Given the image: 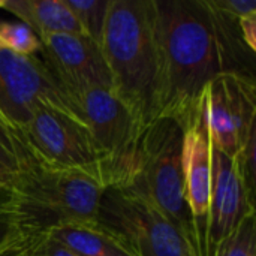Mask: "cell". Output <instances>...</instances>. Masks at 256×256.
<instances>
[{
    "label": "cell",
    "mask_w": 256,
    "mask_h": 256,
    "mask_svg": "<svg viewBox=\"0 0 256 256\" xmlns=\"http://www.w3.org/2000/svg\"><path fill=\"white\" fill-rule=\"evenodd\" d=\"M22 237V234L20 232L18 226L15 225L12 214L9 213V210L6 208V206L3 204L2 198H0V250L9 244H12L14 242L20 240Z\"/></svg>",
    "instance_id": "7402d4cb"
},
{
    "label": "cell",
    "mask_w": 256,
    "mask_h": 256,
    "mask_svg": "<svg viewBox=\"0 0 256 256\" xmlns=\"http://www.w3.org/2000/svg\"><path fill=\"white\" fill-rule=\"evenodd\" d=\"M0 9L14 14L39 39L62 34H82L63 0H0Z\"/></svg>",
    "instance_id": "4fadbf2b"
},
{
    "label": "cell",
    "mask_w": 256,
    "mask_h": 256,
    "mask_svg": "<svg viewBox=\"0 0 256 256\" xmlns=\"http://www.w3.org/2000/svg\"><path fill=\"white\" fill-rule=\"evenodd\" d=\"M256 128H254L244 141L243 147L236 156V162L238 166V171L242 174V178L249 189V192L255 196L256 188Z\"/></svg>",
    "instance_id": "d6986e66"
},
{
    "label": "cell",
    "mask_w": 256,
    "mask_h": 256,
    "mask_svg": "<svg viewBox=\"0 0 256 256\" xmlns=\"http://www.w3.org/2000/svg\"><path fill=\"white\" fill-rule=\"evenodd\" d=\"M27 147L18 128L0 116V190H8L21 172Z\"/></svg>",
    "instance_id": "9a60e30c"
},
{
    "label": "cell",
    "mask_w": 256,
    "mask_h": 256,
    "mask_svg": "<svg viewBox=\"0 0 256 256\" xmlns=\"http://www.w3.org/2000/svg\"><path fill=\"white\" fill-rule=\"evenodd\" d=\"M0 45L18 56H38L40 39L20 21H0Z\"/></svg>",
    "instance_id": "e0dca14e"
},
{
    "label": "cell",
    "mask_w": 256,
    "mask_h": 256,
    "mask_svg": "<svg viewBox=\"0 0 256 256\" xmlns=\"http://www.w3.org/2000/svg\"><path fill=\"white\" fill-rule=\"evenodd\" d=\"M154 8L159 117L177 122L186 134L202 120L207 86L220 74L248 72L240 62L248 50L237 21L220 15L210 0H154Z\"/></svg>",
    "instance_id": "6da1fadb"
},
{
    "label": "cell",
    "mask_w": 256,
    "mask_h": 256,
    "mask_svg": "<svg viewBox=\"0 0 256 256\" xmlns=\"http://www.w3.org/2000/svg\"><path fill=\"white\" fill-rule=\"evenodd\" d=\"M27 256H76L48 234L26 237Z\"/></svg>",
    "instance_id": "ffe728a7"
},
{
    "label": "cell",
    "mask_w": 256,
    "mask_h": 256,
    "mask_svg": "<svg viewBox=\"0 0 256 256\" xmlns=\"http://www.w3.org/2000/svg\"><path fill=\"white\" fill-rule=\"evenodd\" d=\"M237 30L246 50L254 54L256 50V14L237 20Z\"/></svg>",
    "instance_id": "603a6c76"
},
{
    "label": "cell",
    "mask_w": 256,
    "mask_h": 256,
    "mask_svg": "<svg viewBox=\"0 0 256 256\" xmlns=\"http://www.w3.org/2000/svg\"><path fill=\"white\" fill-rule=\"evenodd\" d=\"M96 224L134 256H195L180 230L150 201L126 188H105Z\"/></svg>",
    "instance_id": "5b68a950"
},
{
    "label": "cell",
    "mask_w": 256,
    "mask_h": 256,
    "mask_svg": "<svg viewBox=\"0 0 256 256\" xmlns=\"http://www.w3.org/2000/svg\"><path fill=\"white\" fill-rule=\"evenodd\" d=\"M183 178H184V198L190 213L195 254L207 256V228L212 201L213 171H212V141L204 123L184 134L183 138Z\"/></svg>",
    "instance_id": "7c38bea8"
},
{
    "label": "cell",
    "mask_w": 256,
    "mask_h": 256,
    "mask_svg": "<svg viewBox=\"0 0 256 256\" xmlns=\"http://www.w3.org/2000/svg\"><path fill=\"white\" fill-rule=\"evenodd\" d=\"M39 104L75 112L39 56H18L0 45V116L21 129Z\"/></svg>",
    "instance_id": "9c48e42d"
},
{
    "label": "cell",
    "mask_w": 256,
    "mask_h": 256,
    "mask_svg": "<svg viewBox=\"0 0 256 256\" xmlns=\"http://www.w3.org/2000/svg\"><path fill=\"white\" fill-rule=\"evenodd\" d=\"M104 186L93 177L52 168L27 148L21 172L0 198L22 237L70 224H96Z\"/></svg>",
    "instance_id": "3957f363"
},
{
    "label": "cell",
    "mask_w": 256,
    "mask_h": 256,
    "mask_svg": "<svg viewBox=\"0 0 256 256\" xmlns=\"http://www.w3.org/2000/svg\"><path fill=\"white\" fill-rule=\"evenodd\" d=\"M210 3L220 15L234 21L256 14L255 0H210Z\"/></svg>",
    "instance_id": "44dd1931"
},
{
    "label": "cell",
    "mask_w": 256,
    "mask_h": 256,
    "mask_svg": "<svg viewBox=\"0 0 256 256\" xmlns=\"http://www.w3.org/2000/svg\"><path fill=\"white\" fill-rule=\"evenodd\" d=\"M28 152L52 168L76 171L100 184V154L87 124L75 112L39 104L20 129Z\"/></svg>",
    "instance_id": "52a82bcc"
},
{
    "label": "cell",
    "mask_w": 256,
    "mask_h": 256,
    "mask_svg": "<svg viewBox=\"0 0 256 256\" xmlns=\"http://www.w3.org/2000/svg\"><path fill=\"white\" fill-rule=\"evenodd\" d=\"M39 54L75 108L82 93L93 88L111 90V76L100 45L90 38L76 33L52 34L40 39Z\"/></svg>",
    "instance_id": "30bf717a"
},
{
    "label": "cell",
    "mask_w": 256,
    "mask_h": 256,
    "mask_svg": "<svg viewBox=\"0 0 256 256\" xmlns=\"http://www.w3.org/2000/svg\"><path fill=\"white\" fill-rule=\"evenodd\" d=\"M76 256H134L98 224H70L48 232Z\"/></svg>",
    "instance_id": "5bb4252c"
},
{
    "label": "cell",
    "mask_w": 256,
    "mask_h": 256,
    "mask_svg": "<svg viewBox=\"0 0 256 256\" xmlns=\"http://www.w3.org/2000/svg\"><path fill=\"white\" fill-rule=\"evenodd\" d=\"M100 50L110 70L111 92L146 129L159 118L154 0H111Z\"/></svg>",
    "instance_id": "7a4b0ae2"
},
{
    "label": "cell",
    "mask_w": 256,
    "mask_h": 256,
    "mask_svg": "<svg viewBox=\"0 0 256 256\" xmlns=\"http://www.w3.org/2000/svg\"><path fill=\"white\" fill-rule=\"evenodd\" d=\"M111 0H63L84 36L100 45Z\"/></svg>",
    "instance_id": "2e32d148"
},
{
    "label": "cell",
    "mask_w": 256,
    "mask_h": 256,
    "mask_svg": "<svg viewBox=\"0 0 256 256\" xmlns=\"http://www.w3.org/2000/svg\"><path fill=\"white\" fill-rule=\"evenodd\" d=\"M76 108L100 154L102 186L126 188L135 171L144 129L108 88L82 93L76 99Z\"/></svg>",
    "instance_id": "8992f818"
},
{
    "label": "cell",
    "mask_w": 256,
    "mask_h": 256,
    "mask_svg": "<svg viewBox=\"0 0 256 256\" xmlns=\"http://www.w3.org/2000/svg\"><path fill=\"white\" fill-rule=\"evenodd\" d=\"M183 138L180 124L159 117L141 135L134 176L126 186L154 204L184 236L195 252V236L184 198ZM196 256V254H195Z\"/></svg>",
    "instance_id": "277c9868"
},
{
    "label": "cell",
    "mask_w": 256,
    "mask_h": 256,
    "mask_svg": "<svg viewBox=\"0 0 256 256\" xmlns=\"http://www.w3.org/2000/svg\"><path fill=\"white\" fill-rule=\"evenodd\" d=\"M202 118L212 146L236 158L256 128V82L254 74L225 72L206 88Z\"/></svg>",
    "instance_id": "ba28073f"
},
{
    "label": "cell",
    "mask_w": 256,
    "mask_h": 256,
    "mask_svg": "<svg viewBox=\"0 0 256 256\" xmlns=\"http://www.w3.org/2000/svg\"><path fill=\"white\" fill-rule=\"evenodd\" d=\"M0 256H27V242L26 237L14 242L12 244L3 248L0 250Z\"/></svg>",
    "instance_id": "cb8c5ba5"
},
{
    "label": "cell",
    "mask_w": 256,
    "mask_h": 256,
    "mask_svg": "<svg viewBox=\"0 0 256 256\" xmlns=\"http://www.w3.org/2000/svg\"><path fill=\"white\" fill-rule=\"evenodd\" d=\"M212 171L207 256H216L219 248L232 237L240 224L256 213L255 196L246 188L236 158H230L212 146Z\"/></svg>",
    "instance_id": "8fae6325"
},
{
    "label": "cell",
    "mask_w": 256,
    "mask_h": 256,
    "mask_svg": "<svg viewBox=\"0 0 256 256\" xmlns=\"http://www.w3.org/2000/svg\"><path fill=\"white\" fill-rule=\"evenodd\" d=\"M216 256H256V213L249 214Z\"/></svg>",
    "instance_id": "ac0fdd59"
}]
</instances>
